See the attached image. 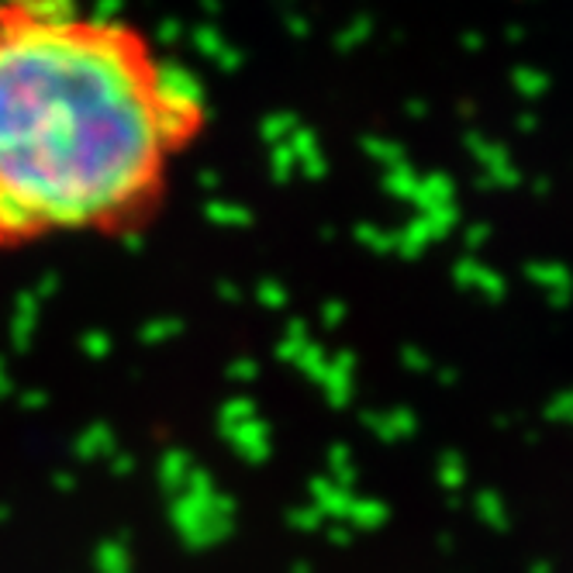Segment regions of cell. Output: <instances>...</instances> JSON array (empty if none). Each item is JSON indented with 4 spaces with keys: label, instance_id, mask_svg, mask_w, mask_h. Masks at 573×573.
<instances>
[{
    "label": "cell",
    "instance_id": "6da1fadb",
    "mask_svg": "<svg viewBox=\"0 0 573 573\" xmlns=\"http://www.w3.org/2000/svg\"><path fill=\"white\" fill-rule=\"evenodd\" d=\"M211 129L200 80L80 0L0 4V256L156 224Z\"/></svg>",
    "mask_w": 573,
    "mask_h": 573
},
{
    "label": "cell",
    "instance_id": "7a4b0ae2",
    "mask_svg": "<svg viewBox=\"0 0 573 573\" xmlns=\"http://www.w3.org/2000/svg\"><path fill=\"white\" fill-rule=\"evenodd\" d=\"M0 4H4V0H0Z\"/></svg>",
    "mask_w": 573,
    "mask_h": 573
}]
</instances>
